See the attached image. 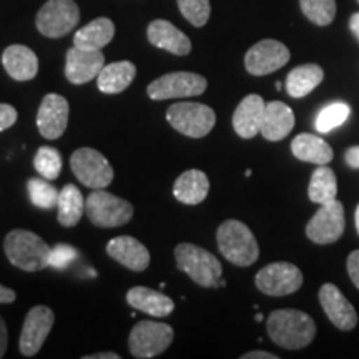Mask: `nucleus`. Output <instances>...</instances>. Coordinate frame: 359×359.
Masks as SVG:
<instances>
[{"instance_id":"1","label":"nucleus","mask_w":359,"mask_h":359,"mask_svg":"<svg viewBox=\"0 0 359 359\" xmlns=\"http://www.w3.org/2000/svg\"><path fill=\"white\" fill-rule=\"evenodd\" d=\"M266 330L273 343L285 349H303L316 336L309 314L298 309H276L268 316Z\"/></svg>"},{"instance_id":"2","label":"nucleus","mask_w":359,"mask_h":359,"mask_svg":"<svg viewBox=\"0 0 359 359\" xmlns=\"http://www.w3.org/2000/svg\"><path fill=\"white\" fill-rule=\"evenodd\" d=\"M4 251L13 266L35 273L48 266L52 248L32 231L12 230L4 241Z\"/></svg>"},{"instance_id":"3","label":"nucleus","mask_w":359,"mask_h":359,"mask_svg":"<svg viewBox=\"0 0 359 359\" xmlns=\"http://www.w3.org/2000/svg\"><path fill=\"white\" fill-rule=\"evenodd\" d=\"M217 243L224 259L236 266H251L259 257L257 238L245 223L238 219H226L219 224Z\"/></svg>"},{"instance_id":"4","label":"nucleus","mask_w":359,"mask_h":359,"mask_svg":"<svg viewBox=\"0 0 359 359\" xmlns=\"http://www.w3.org/2000/svg\"><path fill=\"white\" fill-rule=\"evenodd\" d=\"M177 268L203 288H219L223 266L208 250L191 243H180L175 248Z\"/></svg>"},{"instance_id":"5","label":"nucleus","mask_w":359,"mask_h":359,"mask_svg":"<svg viewBox=\"0 0 359 359\" xmlns=\"http://www.w3.org/2000/svg\"><path fill=\"white\" fill-rule=\"evenodd\" d=\"M85 215L98 228L123 226L133 217V205L100 188L85 200Z\"/></svg>"},{"instance_id":"6","label":"nucleus","mask_w":359,"mask_h":359,"mask_svg":"<svg viewBox=\"0 0 359 359\" xmlns=\"http://www.w3.org/2000/svg\"><path fill=\"white\" fill-rule=\"evenodd\" d=\"M167 120L177 132L185 137L203 138L217 123V114L203 103L178 102L167 110Z\"/></svg>"},{"instance_id":"7","label":"nucleus","mask_w":359,"mask_h":359,"mask_svg":"<svg viewBox=\"0 0 359 359\" xmlns=\"http://www.w3.org/2000/svg\"><path fill=\"white\" fill-rule=\"evenodd\" d=\"M173 327L165 323L140 321L128 336V349L133 358L148 359L160 356L173 343Z\"/></svg>"},{"instance_id":"8","label":"nucleus","mask_w":359,"mask_h":359,"mask_svg":"<svg viewBox=\"0 0 359 359\" xmlns=\"http://www.w3.org/2000/svg\"><path fill=\"white\" fill-rule=\"evenodd\" d=\"M79 20L80 11L74 0H48L39 11L35 24L43 37L60 39L70 34Z\"/></svg>"},{"instance_id":"9","label":"nucleus","mask_w":359,"mask_h":359,"mask_svg":"<svg viewBox=\"0 0 359 359\" xmlns=\"http://www.w3.org/2000/svg\"><path fill=\"white\" fill-rule=\"evenodd\" d=\"M70 167L75 178L92 190L109 187L114 180V168L100 151L93 148H79L70 156Z\"/></svg>"},{"instance_id":"10","label":"nucleus","mask_w":359,"mask_h":359,"mask_svg":"<svg viewBox=\"0 0 359 359\" xmlns=\"http://www.w3.org/2000/svg\"><path fill=\"white\" fill-rule=\"evenodd\" d=\"M208 87L205 77L193 72H173L156 79L147 87V95L151 100H172V98L198 97Z\"/></svg>"},{"instance_id":"11","label":"nucleus","mask_w":359,"mask_h":359,"mask_svg":"<svg viewBox=\"0 0 359 359\" xmlns=\"http://www.w3.org/2000/svg\"><path fill=\"white\" fill-rule=\"evenodd\" d=\"M255 283L268 296H288L303 286V273L293 263L278 262L259 269Z\"/></svg>"},{"instance_id":"12","label":"nucleus","mask_w":359,"mask_h":359,"mask_svg":"<svg viewBox=\"0 0 359 359\" xmlns=\"http://www.w3.org/2000/svg\"><path fill=\"white\" fill-rule=\"evenodd\" d=\"M346 228L344 206L341 201L333 200L321 205L316 215L306 224V236L316 245H331L343 236Z\"/></svg>"},{"instance_id":"13","label":"nucleus","mask_w":359,"mask_h":359,"mask_svg":"<svg viewBox=\"0 0 359 359\" xmlns=\"http://www.w3.org/2000/svg\"><path fill=\"white\" fill-rule=\"evenodd\" d=\"M290 58L291 53L285 43L273 39H266L255 43L246 52L245 69L248 70V74L262 77V75H269L273 72L280 70L281 67L288 64Z\"/></svg>"},{"instance_id":"14","label":"nucleus","mask_w":359,"mask_h":359,"mask_svg":"<svg viewBox=\"0 0 359 359\" xmlns=\"http://www.w3.org/2000/svg\"><path fill=\"white\" fill-rule=\"evenodd\" d=\"M55 314L48 306H34L27 313L19 339L20 353L32 358L43 346L45 339L50 334Z\"/></svg>"},{"instance_id":"15","label":"nucleus","mask_w":359,"mask_h":359,"mask_svg":"<svg viewBox=\"0 0 359 359\" xmlns=\"http://www.w3.org/2000/svg\"><path fill=\"white\" fill-rule=\"evenodd\" d=\"M70 105L65 97L57 93H48L43 97L39 107L37 127L39 132L47 140H57L65 133L69 125Z\"/></svg>"},{"instance_id":"16","label":"nucleus","mask_w":359,"mask_h":359,"mask_svg":"<svg viewBox=\"0 0 359 359\" xmlns=\"http://www.w3.org/2000/svg\"><path fill=\"white\" fill-rule=\"evenodd\" d=\"M103 67H105V55L102 50H85L74 45L67 52L65 77L70 83L83 85L97 79Z\"/></svg>"},{"instance_id":"17","label":"nucleus","mask_w":359,"mask_h":359,"mask_svg":"<svg viewBox=\"0 0 359 359\" xmlns=\"http://www.w3.org/2000/svg\"><path fill=\"white\" fill-rule=\"evenodd\" d=\"M320 303L330 321L339 330L351 331L358 325L356 309L333 283H326L321 286Z\"/></svg>"},{"instance_id":"18","label":"nucleus","mask_w":359,"mask_h":359,"mask_svg":"<svg viewBox=\"0 0 359 359\" xmlns=\"http://www.w3.org/2000/svg\"><path fill=\"white\" fill-rule=\"evenodd\" d=\"M107 253L111 259L132 271H145L150 264V251L133 236H116L110 240Z\"/></svg>"},{"instance_id":"19","label":"nucleus","mask_w":359,"mask_h":359,"mask_svg":"<svg viewBox=\"0 0 359 359\" xmlns=\"http://www.w3.org/2000/svg\"><path fill=\"white\" fill-rule=\"evenodd\" d=\"M148 42L156 48L167 50L173 55L183 57L191 52V42L182 30H178L172 22L156 19L147 29Z\"/></svg>"},{"instance_id":"20","label":"nucleus","mask_w":359,"mask_h":359,"mask_svg":"<svg viewBox=\"0 0 359 359\" xmlns=\"http://www.w3.org/2000/svg\"><path fill=\"white\" fill-rule=\"evenodd\" d=\"M266 103L257 93L245 97L233 114V128L245 140L255 138L262 130L263 114Z\"/></svg>"},{"instance_id":"21","label":"nucleus","mask_w":359,"mask_h":359,"mask_svg":"<svg viewBox=\"0 0 359 359\" xmlns=\"http://www.w3.org/2000/svg\"><path fill=\"white\" fill-rule=\"evenodd\" d=\"M2 64L7 74L17 82H29L37 77L39 58L25 45H11L2 53Z\"/></svg>"},{"instance_id":"22","label":"nucleus","mask_w":359,"mask_h":359,"mask_svg":"<svg viewBox=\"0 0 359 359\" xmlns=\"http://www.w3.org/2000/svg\"><path fill=\"white\" fill-rule=\"evenodd\" d=\"M294 128V114L286 103L283 102H269L264 107L263 122L259 133L263 135L264 140L280 142L286 138Z\"/></svg>"},{"instance_id":"23","label":"nucleus","mask_w":359,"mask_h":359,"mask_svg":"<svg viewBox=\"0 0 359 359\" xmlns=\"http://www.w3.org/2000/svg\"><path fill=\"white\" fill-rule=\"evenodd\" d=\"M127 302L132 308L155 318L168 316L175 309V303L170 296L147 288V286H135L130 290L127 293Z\"/></svg>"},{"instance_id":"24","label":"nucleus","mask_w":359,"mask_h":359,"mask_svg":"<svg viewBox=\"0 0 359 359\" xmlns=\"http://www.w3.org/2000/svg\"><path fill=\"white\" fill-rule=\"evenodd\" d=\"M210 180L201 170H188L175 180L173 195L183 205H198L208 196Z\"/></svg>"},{"instance_id":"25","label":"nucleus","mask_w":359,"mask_h":359,"mask_svg":"<svg viewBox=\"0 0 359 359\" xmlns=\"http://www.w3.org/2000/svg\"><path fill=\"white\" fill-rule=\"evenodd\" d=\"M135 75H137V67L132 62H114V64L103 67L98 74L97 87L107 95H115L132 85Z\"/></svg>"},{"instance_id":"26","label":"nucleus","mask_w":359,"mask_h":359,"mask_svg":"<svg viewBox=\"0 0 359 359\" xmlns=\"http://www.w3.org/2000/svg\"><path fill=\"white\" fill-rule=\"evenodd\" d=\"M291 151L298 160L314 165H327L334 156L333 148L313 133H299L294 137L291 142Z\"/></svg>"},{"instance_id":"27","label":"nucleus","mask_w":359,"mask_h":359,"mask_svg":"<svg viewBox=\"0 0 359 359\" xmlns=\"http://www.w3.org/2000/svg\"><path fill=\"white\" fill-rule=\"evenodd\" d=\"M115 35L114 22L107 17H98L92 20L88 25L75 32L74 45L75 47L85 48V50H102L105 45L111 42Z\"/></svg>"},{"instance_id":"28","label":"nucleus","mask_w":359,"mask_h":359,"mask_svg":"<svg viewBox=\"0 0 359 359\" xmlns=\"http://www.w3.org/2000/svg\"><path fill=\"white\" fill-rule=\"evenodd\" d=\"M325 79V72L316 64H304L293 69L286 77V90L293 98H303L311 93Z\"/></svg>"},{"instance_id":"29","label":"nucleus","mask_w":359,"mask_h":359,"mask_svg":"<svg viewBox=\"0 0 359 359\" xmlns=\"http://www.w3.org/2000/svg\"><path fill=\"white\" fill-rule=\"evenodd\" d=\"M57 210L58 223H60L62 226H77L85 213V200L82 191H80L75 185H72V183L65 185L60 190V195H58Z\"/></svg>"},{"instance_id":"30","label":"nucleus","mask_w":359,"mask_h":359,"mask_svg":"<svg viewBox=\"0 0 359 359\" xmlns=\"http://www.w3.org/2000/svg\"><path fill=\"white\" fill-rule=\"evenodd\" d=\"M336 193H338V182L334 172L326 165H320L309 180V200L316 205H325L336 200Z\"/></svg>"},{"instance_id":"31","label":"nucleus","mask_w":359,"mask_h":359,"mask_svg":"<svg viewBox=\"0 0 359 359\" xmlns=\"http://www.w3.org/2000/svg\"><path fill=\"white\" fill-rule=\"evenodd\" d=\"M27 191H29L30 201L42 210L55 208L58 195H60V191L52 183H48L47 178H30L27 182Z\"/></svg>"},{"instance_id":"32","label":"nucleus","mask_w":359,"mask_h":359,"mask_svg":"<svg viewBox=\"0 0 359 359\" xmlns=\"http://www.w3.org/2000/svg\"><path fill=\"white\" fill-rule=\"evenodd\" d=\"M349 114H351V109H349L348 103L333 102L330 105L323 107L314 125H316V130L320 133H330L331 130L338 128L339 125L346 122Z\"/></svg>"},{"instance_id":"33","label":"nucleus","mask_w":359,"mask_h":359,"mask_svg":"<svg viewBox=\"0 0 359 359\" xmlns=\"http://www.w3.org/2000/svg\"><path fill=\"white\" fill-rule=\"evenodd\" d=\"M308 20L316 25H330L336 17V0H299Z\"/></svg>"},{"instance_id":"34","label":"nucleus","mask_w":359,"mask_h":359,"mask_svg":"<svg viewBox=\"0 0 359 359\" xmlns=\"http://www.w3.org/2000/svg\"><path fill=\"white\" fill-rule=\"evenodd\" d=\"M34 167L40 173V177L57 180L62 172V155L53 147H40L35 154Z\"/></svg>"},{"instance_id":"35","label":"nucleus","mask_w":359,"mask_h":359,"mask_svg":"<svg viewBox=\"0 0 359 359\" xmlns=\"http://www.w3.org/2000/svg\"><path fill=\"white\" fill-rule=\"evenodd\" d=\"M182 15L195 27H203L210 19V0H177Z\"/></svg>"},{"instance_id":"36","label":"nucleus","mask_w":359,"mask_h":359,"mask_svg":"<svg viewBox=\"0 0 359 359\" xmlns=\"http://www.w3.org/2000/svg\"><path fill=\"white\" fill-rule=\"evenodd\" d=\"M77 258V251L69 245H57L50 251V259H48V266L53 268H67L69 264Z\"/></svg>"},{"instance_id":"37","label":"nucleus","mask_w":359,"mask_h":359,"mask_svg":"<svg viewBox=\"0 0 359 359\" xmlns=\"http://www.w3.org/2000/svg\"><path fill=\"white\" fill-rule=\"evenodd\" d=\"M17 118H19V114L8 103H0V132L11 128L15 125Z\"/></svg>"},{"instance_id":"38","label":"nucleus","mask_w":359,"mask_h":359,"mask_svg":"<svg viewBox=\"0 0 359 359\" xmlns=\"http://www.w3.org/2000/svg\"><path fill=\"white\" fill-rule=\"evenodd\" d=\"M348 273L354 286L359 290V250L353 251L348 258Z\"/></svg>"},{"instance_id":"39","label":"nucleus","mask_w":359,"mask_h":359,"mask_svg":"<svg viewBox=\"0 0 359 359\" xmlns=\"http://www.w3.org/2000/svg\"><path fill=\"white\" fill-rule=\"evenodd\" d=\"M7 344H8L7 325H6V321H4V318L0 316V358L6 356V353H7Z\"/></svg>"},{"instance_id":"40","label":"nucleus","mask_w":359,"mask_h":359,"mask_svg":"<svg viewBox=\"0 0 359 359\" xmlns=\"http://www.w3.org/2000/svg\"><path fill=\"white\" fill-rule=\"evenodd\" d=\"M344 160L351 168H359V147L348 148L346 154H344Z\"/></svg>"},{"instance_id":"41","label":"nucleus","mask_w":359,"mask_h":359,"mask_svg":"<svg viewBox=\"0 0 359 359\" xmlns=\"http://www.w3.org/2000/svg\"><path fill=\"white\" fill-rule=\"evenodd\" d=\"M17 299L15 291L7 288V286L0 285V304H11Z\"/></svg>"},{"instance_id":"42","label":"nucleus","mask_w":359,"mask_h":359,"mask_svg":"<svg viewBox=\"0 0 359 359\" xmlns=\"http://www.w3.org/2000/svg\"><path fill=\"white\" fill-rule=\"evenodd\" d=\"M241 359H278L276 354L266 351H251L241 356Z\"/></svg>"},{"instance_id":"43","label":"nucleus","mask_w":359,"mask_h":359,"mask_svg":"<svg viewBox=\"0 0 359 359\" xmlns=\"http://www.w3.org/2000/svg\"><path fill=\"white\" fill-rule=\"evenodd\" d=\"M349 29H351L354 37L359 40V12L353 13L351 19H349Z\"/></svg>"},{"instance_id":"44","label":"nucleus","mask_w":359,"mask_h":359,"mask_svg":"<svg viewBox=\"0 0 359 359\" xmlns=\"http://www.w3.org/2000/svg\"><path fill=\"white\" fill-rule=\"evenodd\" d=\"M83 359H120V356L116 353H97L90 354V356H83Z\"/></svg>"},{"instance_id":"45","label":"nucleus","mask_w":359,"mask_h":359,"mask_svg":"<svg viewBox=\"0 0 359 359\" xmlns=\"http://www.w3.org/2000/svg\"><path fill=\"white\" fill-rule=\"evenodd\" d=\"M354 222H356V230L359 233V205H358V208H356V213H354Z\"/></svg>"},{"instance_id":"46","label":"nucleus","mask_w":359,"mask_h":359,"mask_svg":"<svg viewBox=\"0 0 359 359\" xmlns=\"http://www.w3.org/2000/svg\"><path fill=\"white\" fill-rule=\"evenodd\" d=\"M255 320H257V321H263V314H257V316H255Z\"/></svg>"},{"instance_id":"47","label":"nucleus","mask_w":359,"mask_h":359,"mask_svg":"<svg viewBox=\"0 0 359 359\" xmlns=\"http://www.w3.org/2000/svg\"><path fill=\"white\" fill-rule=\"evenodd\" d=\"M358 4H359V0H358Z\"/></svg>"}]
</instances>
